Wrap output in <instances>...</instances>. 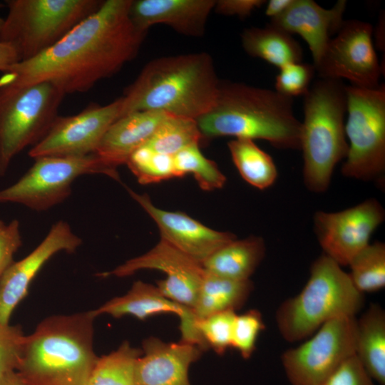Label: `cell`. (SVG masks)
<instances>
[{"label": "cell", "mask_w": 385, "mask_h": 385, "mask_svg": "<svg viewBox=\"0 0 385 385\" xmlns=\"http://www.w3.org/2000/svg\"><path fill=\"white\" fill-rule=\"evenodd\" d=\"M220 84L212 58L207 53L153 59L121 97V117L152 111L197 120L214 105Z\"/></svg>", "instance_id": "obj_2"}, {"label": "cell", "mask_w": 385, "mask_h": 385, "mask_svg": "<svg viewBox=\"0 0 385 385\" xmlns=\"http://www.w3.org/2000/svg\"><path fill=\"white\" fill-rule=\"evenodd\" d=\"M81 244L69 224L59 220L31 252L14 262L0 279V324H9L14 310L26 297L29 285L47 261L59 252H73Z\"/></svg>", "instance_id": "obj_16"}, {"label": "cell", "mask_w": 385, "mask_h": 385, "mask_svg": "<svg viewBox=\"0 0 385 385\" xmlns=\"http://www.w3.org/2000/svg\"><path fill=\"white\" fill-rule=\"evenodd\" d=\"M19 61L16 51L11 46L0 41V71H6Z\"/></svg>", "instance_id": "obj_40"}, {"label": "cell", "mask_w": 385, "mask_h": 385, "mask_svg": "<svg viewBox=\"0 0 385 385\" xmlns=\"http://www.w3.org/2000/svg\"><path fill=\"white\" fill-rule=\"evenodd\" d=\"M143 269L165 273L166 278L159 280L156 286L163 296L185 307L194 309L205 275L202 265L161 239L147 253L99 275L122 277Z\"/></svg>", "instance_id": "obj_15"}, {"label": "cell", "mask_w": 385, "mask_h": 385, "mask_svg": "<svg viewBox=\"0 0 385 385\" xmlns=\"http://www.w3.org/2000/svg\"><path fill=\"white\" fill-rule=\"evenodd\" d=\"M170 114L152 111L130 113L115 121L95 153L111 167L125 164L130 154L145 145L161 122Z\"/></svg>", "instance_id": "obj_21"}, {"label": "cell", "mask_w": 385, "mask_h": 385, "mask_svg": "<svg viewBox=\"0 0 385 385\" xmlns=\"http://www.w3.org/2000/svg\"><path fill=\"white\" fill-rule=\"evenodd\" d=\"M132 0H106L38 56L17 63L0 82L49 81L64 93H83L111 77L137 55L147 34L130 16Z\"/></svg>", "instance_id": "obj_1"}, {"label": "cell", "mask_w": 385, "mask_h": 385, "mask_svg": "<svg viewBox=\"0 0 385 385\" xmlns=\"http://www.w3.org/2000/svg\"><path fill=\"white\" fill-rule=\"evenodd\" d=\"M202 139L196 120L169 115L145 145L157 153L173 156L187 147L200 145Z\"/></svg>", "instance_id": "obj_29"}, {"label": "cell", "mask_w": 385, "mask_h": 385, "mask_svg": "<svg viewBox=\"0 0 385 385\" xmlns=\"http://www.w3.org/2000/svg\"><path fill=\"white\" fill-rule=\"evenodd\" d=\"M143 350L123 342L115 350L98 357L88 385H135V365Z\"/></svg>", "instance_id": "obj_28"}, {"label": "cell", "mask_w": 385, "mask_h": 385, "mask_svg": "<svg viewBox=\"0 0 385 385\" xmlns=\"http://www.w3.org/2000/svg\"><path fill=\"white\" fill-rule=\"evenodd\" d=\"M253 289L251 280L236 281L205 271L197 302L192 309L197 320L210 315L241 308Z\"/></svg>", "instance_id": "obj_26"}, {"label": "cell", "mask_w": 385, "mask_h": 385, "mask_svg": "<svg viewBox=\"0 0 385 385\" xmlns=\"http://www.w3.org/2000/svg\"><path fill=\"white\" fill-rule=\"evenodd\" d=\"M384 219L381 204L369 198L341 211L316 212L314 230L324 254L340 266H346L370 243L371 236Z\"/></svg>", "instance_id": "obj_14"}, {"label": "cell", "mask_w": 385, "mask_h": 385, "mask_svg": "<svg viewBox=\"0 0 385 385\" xmlns=\"http://www.w3.org/2000/svg\"><path fill=\"white\" fill-rule=\"evenodd\" d=\"M214 0L133 1L130 16L140 29L148 31L155 24H165L175 31L192 37L203 36Z\"/></svg>", "instance_id": "obj_20"}, {"label": "cell", "mask_w": 385, "mask_h": 385, "mask_svg": "<svg viewBox=\"0 0 385 385\" xmlns=\"http://www.w3.org/2000/svg\"><path fill=\"white\" fill-rule=\"evenodd\" d=\"M345 134L348 150L342 174L363 181L382 182L385 171V86H346Z\"/></svg>", "instance_id": "obj_9"}, {"label": "cell", "mask_w": 385, "mask_h": 385, "mask_svg": "<svg viewBox=\"0 0 385 385\" xmlns=\"http://www.w3.org/2000/svg\"><path fill=\"white\" fill-rule=\"evenodd\" d=\"M188 309L163 296L156 286L137 281L125 294L114 297L91 312L95 317L107 314L115 318L131 315L144 320L153 315L166 313L180 317Z\"/></svg>", "instance_id": "obj_23"}, {"label": "cell", "mask_w": 385, "mask_h": 385, "mask_svg": "<svg viewBox=\"0 0 385 385\" xmlns=\"http://www.w3.org/2000/svg\"><path fill=\"white\" fill-rule=\"evenodd\" d=\"M342 266L324 254L310 267L309 277L301 292L283 302L275 318L284 340L295 342L312 336L321 326L342 316H356L364 304Z\"/></svg>", "instance_id": "obj_6"}, {"label": "cell", "mask_w": 385, "mask_h": 385, "mask_svg": "<svg viewBox=\"0 0 385 385\" xmlns=\"http://www.w3.org/2000/svg\"><path fill=\"white\" fill-rule=\"evenodd\" d=\"M355 356L375 382L385 385V312L377 304L356 319Z\"/></svg>", "instance_id": "obj_24"}, {"label": "cell", "mask_w": 385, "mask_h": 385, "mask_svg": "<svg viewBox=\"0 0 385 385\" xmlns=\"http://www.w3.org/2000/svg\"><path fill=\"white\" fill-rule=\"evenodd\" d=\"M373 31L368 22L344 21L313 64L320 78L346 79L351 86L363 88L379 86L382 66L374 46Z\"/></svg>", "instance_id": "obj_12"}, {"label": "cell", "mask_w": 385, "mask_h": 385, "mask_svg": "<svg viewBox=\"0 0 385 385\" xmlns=\"http://www.w3.org/2000/svg\"><path fill=\"white\" fill-rule=\"evenodd\" d=\"M140 184L176 178L173 156L157 153L146 145L133 151L125 163Z\"/></svg>", "instance_id": "obj_32"}, {"label": "cell", "mask_w": 385, "mask_h": 385, "mask_svg": "<svg viewBox=\"0 0 385 385\" xmlns=\"http://www.w3.org/2000/svg\"><path fill=\"white\" fill-rule=\"evenodd\" d=\"M227 146L235 167L247 183L259 190L274 183L278 174L276 165L254 140L235 138Z\"/></svg>", "instance_id": "obj_27"}, {"label": "cell", "mask_w": 385, "mask_h": 385, "mask_svg": "<svg viewBox=\"0 0 385 385\" xmlns=\"http://www.w3.org/2000/svg\"><path fill=\"white\" fill-rule=\"evenodd\" d=\"M265 4L264 0H219L215 1L214 10L222 15L245 19Z\"/></svg>", "instance_id": "obj_39"}, {"label": "cell", "mask_w": 385, "mask_h": 385, "mask_svg": "<svg viewBox=\"0 0 385 385\" xmlns=\"http://www.w3.org/2000/svg\"><path fill=\"white\" fill-rule=\"evenodd\" d=\"M346 87L341 80L320 78L303 96L299 150L303 181L312 192L327 190L336 165L347 153Z\"/></svg>", "instance_id": "obj_5"}, {"label": "cell", "mask_w": 385, "mask_h": 385, "mask_svg": "<svg viewBox=\"0 0 385 385\" xmlns=\"http://www.w3.org/2000/svg\"><path fill=\"white\" fill-rule=\"evenodd\" d=\"M279 71L274 90L291 98L304 96L307 93L316 72L313 64L302 61L288 63Z\"/></svg>", "instance_id": "obj_35"}, {"label": "cell", "mask_w": 385, "mask_h": 385, "mask_svg": "<svg viewBox=\"0 0 385 385\" xmlns=\"http://www.w3.org/2000/svg\"><path fill=\"white\" fill-rule=\"evenodd\" d=\"M242 45L250 56L261 58L280 68L294 62H302L303 51L292 35L269 24L263 28L252 27L241 34Z\"/></svg>", "instance_id": "obj_25"}, {"label": "cell", "mask_w": 385, "mask_h": 385, "mask_svg": "<svg viewBox=\"0 0 385 385\" xmlns=\"http://www.w3.org/2000/svg\"><path fill=\"white\" fill-rule=\"evenodd\" d=\"M265 329L261 312L255 309L237 314L232 332V347L245 359L251 357L256 349L257 338Z\"/></svg>", "instance_id": "obj_34"}, {"label": "cell", "mask_w": 385, "mask_h": 385, "mask_svg": "<svg viewBox=\"0 0 385 385\" xmlns=\"http://www.w3.org/2000/svg\"><path fill=\"white\" fill-rule=\"evenodd\" d=\"M0 41L11 46L19 62L55 45L98 10L101 0H8Z\"/></svg>", "instance_id": "obj_7"}, {"label": "cell", "mask_w": 385, "mask_h": 385, "mask_svg": "<svg viewBox=\"0 0 385 385\" xmlns=\"http://www.w3.org/2000/svg\"><path fill=\"white\" fill-rule=\"evenodd\" d=\"M121 115V97L104 106L93 103L76 115H58L46 135L30 148L29 155L35 159L95 153L105 133Z\"/></svg>", "instance_id": "obj_13"}, {"label": "cell", "mask_w": 385, "mask_h": 385, "mask_svg": "<svg viewBox=\"0 0 385 385\" xmlns=\"http://www.w3.org/2000/svg\"><path fill=\"white\" fill-rule=\"evenodd\" d=\"M384 19L383 16V19L381 17V19L379 20L378 26L376 31V35L378 34L379 35V37L377 38V46L381 51H382V49L384 50V41L382 40V33L383 34L384 33Z\"/></svg>", "instance_id": "obj_43"}, {"label": "cell", "mask_w": 385, "mask_h": 385, "mask_svg": "<svg viewBox=\"0 0 385 385\" xmlns=\"http://www.w3.org/2000/svg\"><path fill=\"white\" fill-rule=\"evenodd\" d=\"M21 245L19 222L13 220L6 224L0 220V279L14 262V256Z\"/></svg>", "instance_id": "obj_38"}, {"label": "cell", "mask_w": 385, "mask_h": 385, "mask_svg": "<svg viewBox=\"0 0 385 385\" xmlns=\"http://www.w3.org/2000/svg\"><path fill=\"white\" fill-rule=\"evenodd\" d=\"M25 337L20 325L0 324V381L16 370Z\"/></svg>", "instance_id": "obj_36"}, {"label": "cell", "mask_w": 385, "mask_h": 385, "mask_svg": "<svg viewBox=\"0 0 385 385\" xmlns=\"http://www.w3.org/2000/svg\"><path fill=\"white\" fill-rule=\"evenodd\" d=\"M199 145H190L173 155L177 177L192 173L202 190L222 188L226 182L225 176L214 161L202 155Z\"/></svg>", "instance_id": "obj_31"}, {"label": "cell", "mask_w": 385, "mask_h": 385, "mask_svg": "<svg viewBox=\"0 0 385 385\" xmlns=\"http://www.w3.org/2000/svg\"><path fill=\"white\" fill-rule=\"evenodd\" d=\"M127 190L155 222L160 239L202 265L216 250L236 238L232 232L212 230L183 212L158 208L148 195Z\"/></svg>", "instance_id": "obj_17"}, {"label": "cell", "mask_w": 385, "mask_h": 385, "mask_svg": "<svg viewBox=\"0 0 385 385\" xmlns=\"http://www.w3.org/2000/svg\"><path fill=\"white\" fill-rule=\"evenodd\" d=\"M294 0H270L266 1L265 15L274 19L282 15L292 5Z\"/></svg>", "instance_id": "obj_41"}, {"label": "cell", "mask_w": 385, "mask_h": 385, "mask_svg": "<svg viewBox=\"0 0 385 385\" xmlns=\"http://www.w3.org/2000/svg\"><path fill=\"white\" fill-rule=\"evenodd\" d=\"M356 316L324 323L309 339L281 356L291 385H321L344 361L355 354Z\"/></svg>", "instance_id": "obj_11"}, {"label": "cell", "mask_w": 385, "mask_h": 385, "mask_svg": "<svg viewBox=\"0 0 385 385\" xmlns=\"http://www.w3.org/2000/svg\"><path fill=\"white\" fill-rule=\"evenodd\" d=\"M91 311L44 319L26 336L16 371L27 385H88L98 356Z\"/></svg>", "instance_id": "obj_4"}, {"label": "cell", "mask_w": 385, "mask_h": 385, "mask_svg": "<svg viewBox=\"0 0 385 385\" xmlns=\"http://www.w3.org/2000/svg\"><path fill=\"white\" fill-rule=\"evenodd\" d=\"M349 277L358 291L374 292L385 286V244L369 243L349 264Z\"/></svg>", "instance_id": "obj_30"}, {"label": "cell", "mask_w": 385, "mask_h": 385, "mask_svg": "<svg viewBox=\"0 0 385 385\" xmlns=\"http://www.w3.org/2000/svg\"><path fill=\"white\" fill-rule=\"evenodd\" d=\"M321 385H375L354 355L344 361Z\"/></svg>", "instance_id": "obj_37"}, {"label": "cell", "mask_w": 385, "mask_h": 385, "mask_svg": "<svg viewBox=\"0 0 385 385\" xmlns=\"http://www.w3.org/2000/svg\"><path fill=\"white\" fill-rule=\"evenodd\" d=\"M0 385H27L16 371L7 374L1 381Z\"/></svg>", "instance_id": "obj_42"}, {"label": "cell", "mask_w": 385, "mask_h": 385, "mask_svg": "<svg viewBox=\"0 0 385 385\" xmlns=\"http://www.w3.org/2000/svg\"><path fill=\"white\" fill-rule=\"evenodd\" d=\"M142 346L143 354L135 365V385H191L190 366L203 352L198 346L150 337Z\"/></svg>", "instance_id": "obj_18"}, {"label": "cell", "mask_w": 385, "mask_h": 385, "mask_svg": "<svg viewBox=\"0 0 385 385\" xmlns=\"http://www.w3.org/2000/svg\"><path fill=\"white\" fill-rule=\"evenodd\" d=\"M65 96L49 81L23 86L0 82V177L16 155L46 135Z\"/></svg>", "instance_id": "obj_8"}, {"label": "cell", "mask_w": 385, "mask_h": 385, "mask_svg": "<svg viewBox=\"0 0 385 385\" xmlns=\"http://www.w3.org/2000/svg\"><path fill=\"white\" fill-rule=\"evenodd\" d=\"M196 120L203 139H259L277 148L299 150L301 121L294 113L293 98L275 90L220 83L214 105Z\"/></svg>", "instance_id": "obj_3"}, {"label": "cell", "mask_w": 385, "mask_h": 385, "mask_svg": "<svg viewBox=\"0 0 385 385\" xmlns=\"http://www.w3.org/2000/svg\"><path fill=\"white\" fill-rule=\"evenodd\" d=\"M4 5L2 4H0V9L1 7H3ZM4 19H2L1 16H0V31L3 26V24H4Z\"/></svg>", "instance_id": "obj_44"}, {"label": "cell", "mask_w": 385, "mask_h": 385, "mask_svg": "<svg viewBox=\"0 0 385 385\" xmlns=\"http://www.w3.org/2000/svg\"><path fill=\"white\" fill-rule=\"evenodd\" d=\"M265 244L261 237L250 236L225 244L203 263L205 272L236 281L250 280L265 255Z\"/></svg>", "instance_id": "obj_22"}, {"label": "cell", "mask_w": 385, "mask_h": 385, "mask_svg": "<svg viewBox=\"0 0 385 385\" xmlns=\"http://www.w3.org/2000/svg\"><path fill=\"white\" fill-rule=\"evenodd\" d=\"M90 174H103L120 180L117 169L96 153L81 157L37 158L19 180L0 190V202L18 203L35 211H45L71 195L72 184L77 178Z\"/></svg>", "instance_id": "obj_10"}, {"label": "cell", "mask_w": 385, "mask_h": 385, "mask_svg": "<svg viewBox=\"0 0 385 385\" xmlns=\"http://www.w3.org/2000/svg\"><path fill=\"white\" fill-rule=\"evenodd\" d=\"M347 2L339 0L325 9L312 0H294L289 8L270 24L288 34H298L307 43L314 63L323 54L331 36L338 31L344 20Z\"/></svg>", "instance_id": "obj_19"}, {"label": "cell", "mask_w": 385, "mask_h": 385, "mask_svg": "<svg viewBox=\"0 0 385 385\" xmlns=\"http://www.w3.org/2000/svg\"><path fill=\"white\" fill-rule=\"evenodd\" d=\"M235 311L229 310L210 315L197 321V326L207 348L222 355L232 347Z\"/></svg>", "instance_id": "obj_33"}]
</instances>
